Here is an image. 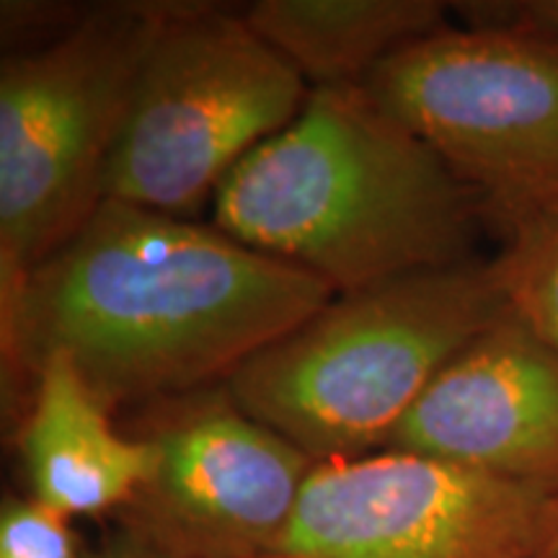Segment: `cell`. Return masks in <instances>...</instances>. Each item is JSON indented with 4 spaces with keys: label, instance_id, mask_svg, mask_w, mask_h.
Returning a JSON list of instances; mask_svg holds the SVG:
<instances>
[{
    "label": "cell",
    "instance_id": "cell-14",
    "mask_svg": "<svg viewBox=\"0 0 558 558\" xmlns=\"http://www.w3.org/2000/svg\"><path fill=\"white\" fill-rule=\"evenodd\" d=\"M452 9L465 26H505L558 39V0H469Z\"/></svg>",
    "mask_w": 558,
    "mask_h": 558
},
{
    "label": "cell",
    "instance_id": "cell-7",
    "mask_svg": "<svg viewBox=\"0 0 558 558\" xmlns=\"http://www.w3.org/2000/svg\"><path fill=\"white\" fill-rule=\"evenodd\" d=\"M558 494L401 450L326 460L267 558H535Z\"/></svg>",
    "mask_w": 558,
    "mask_h": 558
},
{
    "label": "cell",
    "instance_id": "cell-11",
    "mask_svg": "<svg viewBox=\"0 0 558 558\" xmlns=\"http://www.w3.org/2000/svg\"><path fill=\"white\" fill-rule=\"evenodd\" d=\"M439 0H259L248 24L308 88H360L403 47L445 29Z\"/></svg>",
    "mask_w": 558,
    "mask_h": 558
},
{
    "label": "cell",
    "instance_id": "cell-16",
    "mask_svg": "<svg viewBox=\"0 0 558 558\" xmlns=\"http://www.w3.org/2000/svg\"><path fill=\"white\" fill-rule=\"evenodd\" d=\"M535 558H558V520H556V525H554V530H550L548 541H546V543H543L541 554H538V556H535Z\"/></svg>",
    "mask_w": 558,
    "mask_h": 558
},
{
    "label": "cell",
    "instance_id": "cell-5",
    "mask_svg": "<svg viewBox=\"0 0 558 558\" xmlns=\"http://www.w3.org/2000/svg\"><path fill=\"white\" fill-rule=\"evenodd\" d=\"M308 94L246 13L177 0L137 73L104 199L184 218L288 128Z\"/></svg>",
    "mask_w": 558,
    "mask_h": 558
},
{
    "label": "cell",
    "instance_id": "cell-6",
    "mask_svg": "<svg viewBox=\"0 0 558 558\" xmlns=\"http://www.w3.org/2000/svg\"><path fill=\"white\" fill-rule=\"evenodd\" d=\"M362 88L478 194L497 233L558 202V39L445 26Z\"/></svg>",
    "mask_w": 558,
    "mask_h": 558
},
{
    "label": "cell",
    "instance_id": "cell-3",
    "mask_svg": "<svg viewBox=\"0 0 558 558\" xmlns=\"http://www.w3.org/2000/svg\"><path fill=\"white\" fill-rule=\"evenodd\" d=\"M507 313L471 259L341 292L228 378L235 403L316 463L386 450L432 380Z\"/></svg>",
    "mask_w": 558,
    "mask_h": 558
},
{
    "label": "cell",
    "instance_id": "cell-9",
    "mask_svg": "<svg viewBox=\"0 0 558 558\" xmlns=\"http://www.w3.org/2000/svg\"><path fill=\"white\" fill-rule=\"evenodd\" d=\"M386 450L558 494V344L507 308L432 380Z\"/></svg>",
    "mask_w": 558,
    "mask_h": 558
},
{
    "label": "cell",
    "instance_id": "cell-10",
    "mask_svg": "<svg viewBox=\"0 0 558 558\" xmlns=\"http://www.w3.org/2000/svg\"><path fill=\"white\" fill-rule=\"evenodd\" d=\"M19 450L29 497L70 520L120 512L150 469L148 445L111 424V411L65 354L34 369Z\"/></svg>",
    "mask_w": 558,
    "mask_h": 558
},
{
    "label": "cell",
    "instance_id": "cell-13",
    "mask_svg": "<svg viewBox=\"0 0 558 558\" xmlns=\"http://www.w3.org/2000/svg\"><path fill=\"white\" fill-rule=\"evenodd\" d=\"M70 518L32 497L0 507V558H86Z\"/></svg>",
    "mask_w": 558,
    "mask_h": 558
},
{
    "label": "cell",
    "instance_id": "cell-8",
    "mask_svg": "<svg viewBox=\"0 0 558 558\" xmlns=\"http://www.w3.org/2000/svg\"><path fill=\"white\" fill-rule=\"evenodd\" d=\"M132 437L150 448V469L117 514L169 558H267L316 465L226 383L145 403Z\"/></svg>",
    "mask_w": 558,
    "mask_h": 558
},
{
    "label": "cell",
    "instance_id": "cell-12",
    "mask_svg": "<svg viewBox=\"0 0 558 558\" xmlns=\"http://www.w3.org/2000/svg\"><path fill=\"white\" fill-rule=\"evenodd\" d=\"M494 282L514 316L558 344V202L499 230Z\"/></svg>",
    "mask_w": 558,
    "mask_h": 558
},
{
    "label": "cell",
    "instance_id": "cell-15",
    "mask_svg": "<svg viewBox=\"0 0 558 558\" xmlns=\"http://www.w3.org/2000/svg\"><path fill=\"white\" fill-rule=\"evenodd\" d=\"M86 558H169L166 554H160L158 548L148 546L145 541L135 538V535L120 533L114 535L109 543H104L99 550H94V554H88Z\"/></svg>",
    "mask_w": 558,
    "mask_h": 558
},
{
    "label": "cell",
    "instance_id": "cell-1",
    "mask_svg": "<svg viewBox=\"0 0 558 558\" xmlns=\"http://www.w3.org/2000/svg\"><path fill=\"white\" fill-rule=\"evenodd\" d=\"M337 298L215 226L104 199L0 303L3 369L65 354L109 411L220 386Z\"/></svg>",
    "mask_w": 558,
    "mask_h": 558
},
{
    "label": "cell",
    "instance_id": "cell-4",
    "mask_svg": "<svg viewBox=\"0 0 558 558\" xmlns=\"http://www.w3.org/2000/svg\"><path fill=\"white\" fill-rule=\"evenodd\" d=\"M171 3H104L0 62V303L104 202L132 90Z\"/></svg>",
    "mask_w": 558,
    "mask_h": 558
},
{
    "label": "cell",
    "instance_id": "cell-2",
    "mask_svg": "<svg viewBox=\"0 0 558 558\" xmlns=\"http://www.w3.org/2000/svg\"><path fill=\"white\" fill-rule=\"evenodd\" d=\"M215 228L354 292L476 259L478 194L365 88H313L215 194Z\"/></svg>",
    "mask_w": 558,
    "mask_h": 558
}]
</instances>
